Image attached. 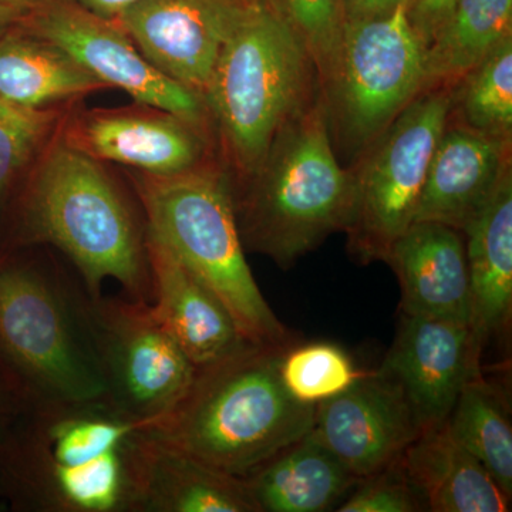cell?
Here are the masks:
<instances>
[{
  "label": "cell",
  "instance_id": "1",
  "mask_svg": "<svg viewBox=\"0 0 512 512\" xmlns=\"http://www.w3.org/2000/svg\"><path fill=\"white\" fill-rule=\"evenodd\" d=\"M0 444L13 500L36 512H134L147 423L107 399L39 402L18 410Z\"/></svg>",
  "mask_w": 512,
  "mask_h": 512
},
{
  "label": "cell",
  "instance_id": "2",
  "mask_svg": "<svg viewBox=\"0 0 512 512\" xmlns=\"http://www.w3.org/2000/svg\"><path fill=\"white\" fill-rule=\"evenodd\" d=\"M146 237V221L106 167L59 136L30 168L15 201L13 245L59 249L92 296L113 279L127 298L151 302Z\"/></svg>",
  "mask_w": 512,
  "mask_h": 512
},
{
  "label": "cell",
  "instance_id": "3",
  "mask_svg": "<svg viewBox=\"0 0 512 512\" xmlns=\"http://www.w3.org/2000/svg\"><path fill=\"white\" fill-rule=\"evenodd\" d=\"M288 348L254 345L197 369L183 400L147 430L222 473L249 476L312 430L316 406L296 402L279 376Z\"/></svg>",
  "mask_w": 512,
  "mask_h": 512
},
{
  "label": "cell",
  "instance_id": "4",
  "mask_svg": "<svg viewBox=\"0 0 512 512\" xmlns=\"http://www.w3.org/2000/svg\"><path fill=\"white\" fill-rule=\"evenodd\" d=\"M229 190L244 248L281 268L345 231L352 175L333 150L320 92L281 128L254 173Z\"/></svg>",
  "mask_w": 512,
  "mask_h": 512
},
{
  "label": "cell",
  "instance_id": "5",
  "mask_svg": "<svg viewBox=\"0 0 512 512\" xmlns=\"http://www.w3.org/2000/svg\"><path fill=\"white\" fill-rule=\"evenodd\" d=\"M319 92L311 56L284 18L249 8L222 47L204 96L229 185L254 173L281 128Z\"/></svg>",
  "mask_w": 512,
  "mask_h": 512
},
{
  "label": "cell",
  "instance_id": "6",
  "mask_svg": "<svg viewBox=\"0 0 512 512\" xmlns=\"http://www.w3.org/2000/svg\"><path fill=\"white\" fill-rule=\"evenodd\" d=\"M127 177L148 231L217 295L242 335L258 346H292L249 269L222 165L175 175L130 170Z\"/></svg>",
  "mask_w": 512,
  "mask_h": 512
},
{
  "label": "cell",
  "instance_id": "7",
  "mask_svg": "<svg viewBox=\"0 0 512 512\" xmlns=\"http://www.w3.org/2000/svg\"><path fill=\"white\" fill-rule=\"evenodd\" d=\"M86 302L55 266L0 262V365L23 406L106 399Z\"/></svg>",
  "mask_w": 512,
  "mask_h": 512
},
{
  "label": "cell",
  "instance_id": "8",
  "mask_svg": "<svg viewBox=\"0 0 512 512\" xmlns=\"http://www.w3.org/2000/svg\"><path fill=\"white\" fill-rule=\"evenodd\" d=\"M426 49L407 16L406 0L382 18L346 22L319 79L330 140L350 165L420 93Z\"/></svg>",
  "mask_w": 512,
  "mask_h": 512
},
{
  "label": "cell",
  "instance_id": "9",
  "mask_svg": "<svg viewBox=\"0 0 512 512\" xmlns=\"http://www.w3.org/2000/svg\"><path fill=\"white\" fill-rule=\"evenodd\" d=\"M451 89L420 93L350 165L352 201L345 234L360 264L386 261L416 218L431 157L451 111Z\"/></svg>",
  "mask_w": 512,
  "mask_h": 512
},
{
  "label": "cell",
  "instance_id": "10",
  "mask_svg": "<svg viewBox=\"0 0 512 512\" xmlns=\"http://www.w3.org/2000/svg\"><path fill=\"white\" fill-rule=\"evenodd\" d=\"M86 311L106 399L154 426L183 400L197 367L161 325L150 302L87 292Z\"/></svg>",
  "mask_w": 512,
  "mask_h": 512
},
{
  "label": "cell",
  "instance_id": "11",
  "mask_svg": "<svg viewBox=\"0 0 512 512\" xmlns=\"http://www.w3.org/2000/svg\"><path fill=\"white\" fill-rule=\"evenodd\" d=\"M59 138L101 164L146 174L190 173L220 163L211 126L141 101L116 109L70 110Z\"/></svg>",
  "mask_w": 512,
  "mask_h": 512
},
{
  "label": "cell",
  "instance_id": "12",
  "mask_svg": "<svg viewBox=\"0 0 512 512\" xmlns=\"http://www.w3.org/2000/svg\"><path fill=\"white\" fill-rule=\"evenodd\" d=\"M22 25L62 47L109 89L117 87L134 101L212 127L205 100L158 72L116 20L96 15L70 0H45L26 13Z\"/></svg>",
  "mask_w": 512,
  "mask_h": 512
},
{
  "label": "cell",
  "instance_id": "13",
  "mask_svg": "<svg viewBox=\"0 0 512 512\" xmlns=\"http://www.w3.org/2000/svg\"><path fill=\"white\" fill-rule=\"evenodd\" d=\"M248 9L239 0H137L114 20L158 72L204 99L222 47Z\"/></svg>",
  "mask_w": 512,
  "mask_h": 512
},
{
  "label": "cell",
  "instance_id": "14",
  "mask_svg": "<svg viewBox=\"0 0 512 512\" xmlns=\"http://www.w3.org/2000/svg\"><path fill=\"white\" fill-rule=\"evenodd\" d=\"M379 370L399 387L421 431L446 424L464 384L483 372L470 326L406 313Z\"/></svg>",
  "mask_w": 512,
  "mask_h": 512
},
{
  "label": "cell",
  "instance_id": "15",
  "mask_svg": "<svg viewBox=\"0 0 512 512\" xmlns=\"http://www.w3.org/2000/svg\"><path fill=\"white\" fill-rule=\"evenodd\" d=\"M311 433L362 480L396 463L421 430L399 387L377 369L318 404Z\"/></svg>",
  "mask_w": 512,
  "mask_h": 512
},
{
  "label": "cell",
  "instance_id": "16",
  "mask_svg": "<svg viewBox=\"0 0 512 512\" xmlns=\"http://www.w3.org/2000/svg\"><path fill=\"white\" fill-rule=\"evenodd\" d=\"M146 248L151 308L192 365H217L254 346L217 295L148 229Z\"/></svg>",
  "mask_w": 512,
  "mask_h": 512
},
{
  "label": "cell",
  "instance_id": "17",
  "mask_svg": "<svg viewBox=\"0 0 512 512\" xmlns=\"http://www.w3.org/2000/svg\"><path fill=\"white\" fill-rule=\"evenodd\" d=\"M511 144L448 116L414 222H439L463 232L512 170Z\"/></svg>",
  "mask_w": 512,
  "mask_h": 512
},
{
  "label": "cell",
  "instance_id": "18",
  "mask_svg": "<svg viewBox=\"0 0 512 512\" xmlns=\"http://www.w3.org/2000/svg\"><path fill=\"white\" fill-rule=\"evenodd\" d=\"M402 288L400 313L471 326L466 239L439 222H414L386 258Z\"/></svg>",
  "mask_w": 512,
  "mask_h": 512
},
{
  "label": "cell",
  "instance_id": "19",
  "mask_svg": "<svg viewBox=\"0 0 512 512\" xmlns=\"http://www.w3.org/2000/svg\"><path fill=\"white\" fill-rule=\"evenodd\" d=\"M134 512H259L242 478L202 463L147 429L138 448Z\"/></svg>",
  "mask_w": 512,
  "mask_h": 512
},
{
  "label": "cell",
  "instance_id": "20",
  "mask_svg": "<svg viewBox=\"0 0 512 512\" xmlns=\"http://www.w3.org/2000/svg\"><path fill=\"white\" fill-rule=\"evenodd\" d=\"M471 288V333L483 356L488 340L505 335L512 316V170L464 228Z\"/></svg>",
  "mask_w": 512,
  "mask_h": 512
},
{
  "label": "cell",
  "instance_id": "21",
  "mask_svg": "<svg viewBox=\"0 0 512 512\" xmlns=\"http://www.w3.org/2000/svg\"><path fill=\"white\" fill-rule=\"evenodd\" d=\"M400 463L427 511L507 512L511 498L448 433L446 424L421 431Z\"/></svg>",
  "mask_w": 512,
  "mask_h": 512
},
{
  "label": "cell",
  "instance_id": "22",
  "mask_svg": "<svg viewBox=\"0 0 512 512\" xmlns=\"http://www.w3.org/2000/svg\"><path fill=\"white\" fill-rule=\"evenodd\" d=\"M259 512H322L359 483L309 431L242 478Z\"/></svg>",
  "mask_w": 512,
  "mask_h": 512
},
{
  "label": "cell",
  "instance_id": "23",
  "mask_svg": "<svg viewBox=\"0 0 512 512\" xmlns=\"http://www.w3.org/2000/svg\"><path fill=\"white\" fill-rule=\"evenodd\" d=\"M109 89L62 47L20 23L0 37V99L29 107H70Z\"/></svg>",
  "mask_w": 512,
  "mask_h": 512
},
{
  "label": "cell",
  "instance_id": "24",
  "mask_svg": "<svg viewBox=\"0 0 512 512\" xmlns=\"http://www.w3.org/2000/svg\"><path fill=\"white\" fill-rule=\"evenodd\" d=\"M512 37V0H456L426 49L424 92L453 87Z\"/></svg>",
  "mask_w": 512,
  "mask_h": 512
},
{
  "label": "cell",
  "instance_id": "25",
  "mask_svg": "<svg viewBox=\"0 0 512 512\" xmlns=\"http://www.w3.org/2000/svg\"><path fill=\"white\" fill-rule=\"evenodd\" d=\"M448 433L466 448L512 497V427L507 400L483 372L464 384L446 421Z\"/></svg>",
  "mask_w": 512,
  "mask_h": 512
},
{
  "label": "cell",
  "instance_id": "26",
  "mask_svg": "<svg viewBox=\"0 0 512 512\" xmlns=\"http://www.w3.org/2000/svg\"><path fill=\"white\" fill-rule=\"evenodd\" d=\"M451 99V119L512 141V37L454 84Z\"/></svg>",
  "mask_w": 512,
  "mask_h": 512
},
{
  "label": "cell",
  "instance_id": "27",
  "mask_svg": "<svg viewBox=\"0 0 512 512\" xmlns=\"http://www.w3.org/2000/svg\"><path fill=\"white\" fill-rule=\"evenodd\" d=\"M70 110L29 109L0 99V205L59 136Z\"/></svg>",
  "mask_w": 512,
  "mask_h": 512
},
{
  "label": "cell",
  "instance_id": "28",
  "mask_svg": "<svg viewBox=\"0 0 512 512\" xmlns=\"http://www.w3.org/2000/svg\"><path fill=\"white\" fill-rule=\"evenodd\" d=\"M363 373L345 350L328 342L298 346L293 343L279 362V376L286 392L308 406H318L346 392Z\"/></svg>",
  "mask_w": 512,
  "mask_h": 512
},
{
  "label": "cell",
  "instance_id": "29",
  "mask_svg": "<svg viewBox=\"0 0 512 512\" xmlns=\"http://www.w3.org/2000/svg\"><path fill=\"white\" fill-rule=\"evenodd\" d=\"M279 15L311 56L320 79L345 28L343 0H279Z\"/></svg>",
  "mask_w": 512,
  "mask_h": 512
},
{
  "label": "cell",
  "instance_id": "30",
  "mask_svg": "<svg viewBox=\"0 0 512 512\" xmlns=\"http://www.w3.org/2000/svg\"><path fill=\"white\" fill-rule=\"evenodd\" d=\"M339 512L426 511L399 460L373 476L362 478L338 505Z\"/></svg>",
  "mask_w": 512,
  "mask_h": 512
},
{
  "label": "cell",
  "instance_id": "31",
  "mask_svg": "<svg viewBox=\"0 0 512 512\" xmlns=\"http://www.w3.org/2000/svg\"><path fill=\"white\" fill-rule=\"evenodd\" d=\"M454 5L456 0H406L410 25L423 43L424 49L433 42Z\"/></svg>",
  "mask_w": 512,
  "mask_h": 512
},
{
  "label": "cell",
  "instance_id": "32",
  "mask_svg": "<svg viewBox=\"0 0 512 512\" xmlns=\"http://www.w3.org/2000/svg\"><path fill=\"white\" fill-rule=\"evenodd\" d=\"M402 0H343L346 22L382 18L392 13ZM345 22V23H346Z\"/></svg>",
  "mask_w": 512,
  "mask_h": 512
},
{
  "label": "cell",
  "instance_id": "33",
  "mask_svg": "<svg viewBox=\"0 0 512 512\" xmlns=\"http://www.w3.org/2000/svg\"><path fill=\"white\" fill-rule=\"evenodd\" d=\"M83 8L92 10L96 15L103 18L114 19L127 9L128 6L136 3L137 0H70Z\"/></svg>",
  "mask_w": 512,
  "mask_h": 512
},
{
  "label": "cell",
  "instance_id": "34",
  "mask_svg": "<svg viewBox=\"0 0 512 512\" xmlns=\"http://www.w3.org/2000/svg\"><path fill=\"white\" fill-rule=\"evenodd\" d=\"M26 13H28L26 10L0 3V37L19 26L25 19Z\"/></svg>",
  "mask_w": 512,
  "mask_h": 512
},
{
  "label": "cell",
  "instance_id": "35",
  "mask_svg": "<svg viewBox=\"0 0 512 512\" xmlns=\"http://www.w3.org/2000/svg\"><path fill=\"white\" fill-rule=\"evenodd\" d=\"M247 8L272 9L279 13V0H239Z\"/></svg>",
  "mask_w": 512,
  "mask_h": 512
},
{
  "label": "cell",
  "instance_id": "36",
  "mask_svg": "<svg viewBox=\"0 0 512 512\" xmlns=\"http://www.w3.org/2000/svg\"><path fill=\"white\" fill-rule=\"evenodd\" d=\"M43 2L45 0H0V3H3V5L15 6V8L26 10V12L37 8Z\"/></svg>",
  "mask_w": 512,
  "mask_h": 512
},
{
  "label": "cell",
  "instance_id": "37",
  "mask_svg": "<svg viewBox=\"0 0 512 512\" xmlns=\"http://www.w3.org/2000/svg\"><path fill=\"white\" fill-rule=\"evenodd\" d=\"M15 406L12 397L0 387V413L10 412Z\"/></svg>",
  "mask_w": 512,
  "mask_h": 512
},
{
  "label": "cell",
  "instance_id": "38",
  "mask_svg": "<svg viewBox=\"0 0 512 512\" xmlns=\"http://www.w3.org/2000/svg\"><path fill=\"white\" fill-rule=\"evenodd\" d=\"M0 416H5V414H0ZM6 429H8V424H6L3 417H0V444H2L3 437H5Z\"/></svg>",
  "mask_w": 512,
  "mask_h": 512
}]
</instances>
